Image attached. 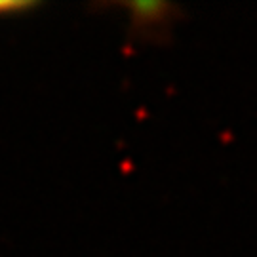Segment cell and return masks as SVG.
Returning <instances> with one entry per match:
<instances>
[{
	"label": "cell",
	"instance_id": "1",
	"mask_svg": "<svg viewBox=\"0 0 257 257\" xmlns=\"http://www.w3.org/2000/svg\"><path fill=\"white\" fill-rule=\"evenodd\" d=\"M116 8L128 12L130 42L166 44L172 38L175 23L183 19V12L172 2H114Z\"/></svg>",
	"mask_w": 257,
	"mask_h": 257
},
{
	"label": "cell",
	"instance_id": "2",
	"mask_svg": "<svg viewBox=\"0 0 257 257\" xmlns=\"http://www.w3.org/2000/svg\"><path fill=\"white\" fill-rule=\"evenodd\" d=\"M40 2H31V0H0V18H16V16H23L33 10L40 8Z\"/></svg>",
	"mask_w": 257,
	"mask_h": 257
}]
</instances>
